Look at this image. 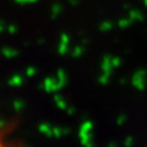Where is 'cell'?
Segmentation results:
<instances>
[{
    "label": "cell",
    "mask_w": 147,
    "mask_h": 147,
    "mask_svg": "<svg viewBox=\"0 0 147 147\" xmlns=\"http://www.w3.org/2000/svg\"><path fill=\"white\" fill-rule=\"evenodd\" d=\"M0 147H12L9 140H8L7 133L4 132V129L1 128V125H0Z\"/></svg>",
    "instance_id": "1"
}]
</instances>
